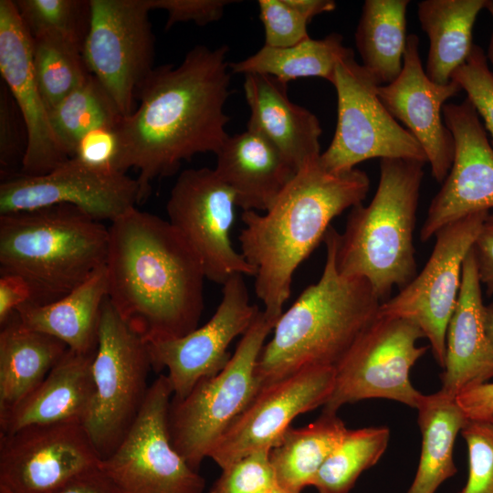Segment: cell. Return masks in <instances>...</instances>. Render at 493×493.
<instances>
[{
    "instance_id": "obj_1",
    "label": "cell",
    "mask_w": 493,
    "mask_h": 493,
    "mask_svg": "<svg viewBox=\"0 0 493 493\" xmlns=\"http://www.w3.org/2000/svg\"><path fill=\"white\" fill-rule=\"evenodd\" d=\"M228 47L196 46L177 67L153 68L136 91L139 105L122 117L119 169L139 172L140 203L156 178L176 173L197 153H216L229 134L224 109L231 95Z\"/></svg>"
},
{
    "instance_id": "obj_2",
    "label": "cell",
    "mask_w": 493,
    "mask_h": 493,
    "mask_svg": "<svg viewBox=\"0 0 493 493\" xmlns=\"http://www.w3.org/2000/svg\"><path fill=\"white\" fill-rule=\"evenodd\" d=\"M108 299L146 342L183 337L204 310L203 266L168 220L136 207L110 222Z\"/></svg>"
},
{
    "instance_id": "obj_3",
    "label": "cell",
    "mask_w": 493,
    "mask_h": 493,
    "mask_svg": "<svg viewBox=\"0 0 493 493\" xmlns=\"http://www.w3.org/2000/svg\"><path fill=\"white\" fill-rule=\"evenodd\" d=\"M320 156L298 169L266 212L242 213L240 252L256 269L255 291L264 313L276 322L295 271L323 241L331 221L362 204L370 188L364 171L331 172Z\"/></svg>"
},
{
    "instance_id": "obj_4",
    "label": "cell",
    "mask_w": 493,
    "mask_h": 493,
    "mask_svg": "<svg viewBox=\"0 0 493 493\" xmlns=\"http://www.w3.org/2000/svg\"><path fill=\"white\" fill-rule=\"evenodd\" d=\"M338 237L330 226L320 279L282 312L263 346L256 367L260 389L308 367H335L377 317L382 302L369 282L337 268Z\"/></svg>"
},
{
    "instance_id": "obj_5",
    "label": "cell",
    "mask_w": 493,
    "mask_h": 493,
    "mask_svg": "<svg viewBox=\"0 0 493 493\" xmlns=\"http://www.w3.org/2000/svg\"><path fill=\"white\" fill-rule=\"evenodd\" d=\"M425 163L380 160V177L372 201L352 207L339 233L336 265L347 277L369 282L383 303L416 276L414 246L420 188Z\"/></svg>"
},
{
    "instance_id": "obj_6",
    "label": "cell",
    "mask_w": 493,
    "mask_h": 493,
    "mask_svg": "<svg viewBox=\"0 0 493 493\" xmlns=\"http://www.w3.org/2000/svg\"><path fill=\"white\" fill-rule=\"evenodd\" d=\"M109 227L68 205L0 215V273L23 277L33 304L71 292L105 267Z\"/></svg>"
},
{
    "instance_id": "obj_7",
    "label": "cell",
    "mask_w": 493,
    "mask_h": 493,
    "mask_svg": "<svg viewBox=\"0 0 493 493\" xmlns=\"http://www.w3.org/2000/svg\"><path fill=\"white\" fill-rule=\"evenodd\" d=\"M275 324L260 310L222 371L199 381L185 397H172L170 438L194 469L199 471L215 444L260 391L257 362Z\"/></svg>"
},
{
    "instance_id": "obj_8",
    "label": "cell",
    "mask_w": 493,
    "mask_h": 493,
    "mask_svg": "<svg viewBox=\"0 0 493 493\" xmlns=\"http://www.w3.org/2000/svg\"><path fill=\"white\" fill-rule=\"evenodd\" d=\"M152 364L147 342L102 305L92 362L94 393L82 424L101 460L123 440L147 396Z\"/></svg>"
},
{
    "instance_id": "obj_9",
    "label": "cell",
    "mask_w": 493,
    "mask_h": 493,
    "mask_svg": "<svg viewBox=\"0 0 493 493\" xmlns=\"http://www.w3.org/2000/svg\"><path fill=\"white\" fill-rule=\"evenodd\" d=\"M331 84L337 94V124L320 161L335 173L356 168L373 158L427 163L417 140L392 116L378 96L376 79L351 52L335 68Z\"/></svg>"
},
{
    "instance_id": "obj_10",
    "label": "cell",
    "mask_w": 493,
    "mask_h": 493,
    "mask_svg": "<svg viewBox=\"0 0 493 493\" xmlns=\"http://www.w3.org/2000/svg\"><path fill=\"white\" fill-rule=\"evenodd\" d=\"M421 338L425 335L414 321L377 315L335 366L333 391L323 412L337 413L346 404L373 398L416 408L422 393L412 384L410 372L427 351L417 346Z\"/></svg>"
},
{
    "instance_id": "obj_11",
    "label": "cell",
    "mask_w": 493,
    "mask_h": 493,
    "mask_svg": "<svg viewBox=\"0 0 493 493\" xmlns=\"http://www.w3.org/2000/svg\"><path fill=\"white\" fill-rule=\"evenodd\" d=\"M173 390L160 374L129 432L100 468L121 493H204L205 480L172 444L168 410Z\"/></svg>"
},
{
    "instance_id": "obj_12",
    "label": "cell",
    "mask_w": 493,
    "mask_h": 493,
    "mask_svg": "<svg viewBox=\"0 0 493 493\" xmlns=\"http://www.w3.org/2000/svg\"><path fill=\"white\" fill-rule=\"evenodd\" d=\"M89 4L82 57L89 72L126 117L135 110L137 89L153 69L150 10L145 0H89Z\"/></svg>"
},
{
    "instance_id": "obj_13",
    "label": "cell",
    "mask_w": 493,
    "mask_h": 493,
    "mask_svg": "<svg viewBox=\"0 0 493 493\" xmlns=\"http://www.w3.org/2000/svg\"><path fill=\"white\" fill-rule=\"evenodd\" d=\"M488 213H473L441 228L421 272L379 308L378 315L414 321L429 341L434 358L442 368L447 326L456 305L463 264Z\"/></svg>"
},
{
    "instance_id": "obj_14",
    "label": "cell",
    "mask_w": 493,
    "mask_h": 493,
    "mask_svg": "<svg viewBox=\"0 0 493 493\" xmlns=\"http://www.w3.org/2000/svg\"><path fill=\"white\" fill-rule=\"evenodd\" d=\"M236 206L232 190L207 167L183 171L166 204L168 221L198 257L205 278L221 285L235 275H256L231 242Z\"/></svg>"
},
{
    "instance_id": "obj_15",
    "label": "cell",
    "mask_w": 493,
    "mask_h": 493,
    "mask_svg": "<svg viewBox=\"0 0 493 493\" xmlns=\"http://www.w3.org/2000/svg\"><path fill=\"white\" fill-rule=\"evenodd\" d=\"M100 463L80 420L0 435V490L6 493H53Z\"/></svg>"
},
{
    "instance_id": "obj_16",
    "label": "cell",
    "mask_w": 493,
    "mask_h": 493,
    "mask_svg": "<svg viewBox=\"0 0 493 493\" xmlns=\"http://www.w3.org/2000/svg\"><path fill=\"white\" fill-rule=\"evenodd\" d=\"M140 186L118 171L91 167L75 157L40 175L2 180L0 215L58 205L74 206L98 221H114L140 204Z\"/></svg>"
},
{
    "instance_id": "obj_17",
    "label": "cell",
    "mask_w": 493,
    "mask_h": 493,
    "mask_svg": "<svg viewBox=\"0 0 493 493\" xmlns=\"http://www.w3.org/2000/svg\"><path fill=\"white\" fill-rule=\"evenodd\" d=\"M213 316L201 327L174 339L147 342L152 369H166L173 398L185 397L202 379L212 377L229 362L230 343L243 335L260 312L251 304L243 275L229 278Z\"/></svg>"
},
{
    "instance_id": "obj_18",
    "label": "cell",
    "mask_w": 493,
    "mask_h": 493,
    "mask_svg": "<svg viewBox=\"0 0 493 493\" xmlns=\"http://www.w3.org/2000/svg\"><path fill=\"white\" fill-rule=\"evenodd\" d=\"M335 382V367L311 366L260 389L208 454L221 469L259 449L271 447L291 422L324 406Z\"/></svg>"
},
{
    "instance_id": "obj_19",
    "label": "cell",
    "mask_w": 493,
    "mask_h": 493,
    "mask_svg": "<svg viewBox=\"0 0 493 493\" xmlns=\"http://www.w3.org/2000/svg\"><path fill=\"white\" fill-rule=\"evenodd\" d=\"M443 119L454 138V159L429 205L420 230L422 242L454 221L493 208V147L477 110L466 98L445 104Z\"/></svg>"
},
{
    "instance_id": "obj_20",
    "label": "cell",
    "mask_w": 493,
    "mask_h": 493,
    "mask_svg": "<svg viewBox=\"0 0 493 493\" xmlns=\"http://www.w3.org/2000/svg\"><path fill=\"white\" fill-rule=\"evenodd\" d=\"M461 90L453 80L437 84L427 77L415 34L407 37L400 75L393 82L378 87L381 101L417 140L425 152L433 177L440 184L451 168L455 152L453 135L443 119V107Z\"/></svg>"
},
{
    "instance_id": "obj_21",
    "label": "cell",
    "mask_w": 493,
    "mask_h": 493,
    "mask_svg": "<svg viewBox=\"0 0 493 493\" xmlns=\"http://www.w3.org/2000/svg\"><path fill=\"white\" fill-rule=\"evenodd\" d=\"M0 73L27 131V149L18 174L47 173L70 157L53 131L32 66V37L11 0L0 1Z\"/></svg>"
},
{
    "instance_id": "obj_22",
    "label": "cell",
    "mask_w": 493,
    "mask_h": 493,
    "mask_svg": "<svg viewBox=\"0 0 493 493\" xmlns=\"http://www.w3.org/2000/svg\"><path fill=\"white\" fill-rule=\"evenodd\" d=\"M481 283L474 253L468 252L461 287L446 330L441 391L456 396L493 379V344L488 338Z\"/></svg>"
},
{
    "instance_id": "obj_23",
    "label": "cell",
    "mask_w": 493,
    "mask_h": 493,
    "mask_svg": "<svg viewBox=\"0 0 493 493\" xmlns=\"http://www.w3.org/2000/svg\"><path fill=\"white\" fill-rule=\"evenodd\" d=\"M243 89L250 110L247 130L264 137L297 171L321 154L320 122L288 99V84L268 75L247 74Z\"/></svg>"
},
{
    "instance_id": "obj_24",
    "label": "cell",
    "mask_w": 493,
    "mask_h": 493,
    "mask_svg": "<svg viewBox=\"0 0 493 493\" xmlns=\"http://www.w3.org/2000/svg\"><path fill=\"white\" fill-rule=\"evenodd\" d=\"M214 168L243 211L266 212L297 170L264 137L246 131L229 135Z\"/></svg>"
},
{
    "instance_id": "obj_25",
    "label": "cell",
    "mask_w": 493,
    "mask_h": 493,
    "mask_svg": "<svg viewBox=\"0 0 493 493\" xmlns=\"http://www.w3.org/2000/svg\"><path fill=\"white\" fill-rule=\"evenodd\" d=\"M95 351L82 353L68 349L31 393L11 410L0 414V435L30 425L69 420L82 422L94 393Z\"/></svg>"
},
{
    "instance_id": "obj_26",
    "label": "cell",
    "mask_w": 493,
    "mask_h": 493,
    "mask_svg": "<svg viewBox=\"0 0 493 493\" xmlns=\"http://www.w3.org/2000/svg\"><path fill=\"white\" fill-rule=\"evenodd\" d=\"M107 298L103 267L64 297L47 304L27 303L16 312L26 327L58 339L72 351L89 353L96 351L101 308Z\"/></svg>"
},
{
    "instance_id": "obj_27",
    "label": "cell",
    "mask_w": 493,
    "mask_h": 493,
    "mask_svg": "<svg viewBox=\"0 0 493 493\" xmlns=\"http://www.w3.org/2000/svg\"><path fill=\"white\" fill-rule=\"evenodd\" d=\"M68 349L58 339L24 325L14 312L0 331V414L31 393Z\"/></svg>"
},
{
    "instance_id": "obj_28",
    "label": "cell",
    "mask_w": 493,
    "mask_h": 493,
    "mask_svg": "<svg viewBox=\"0 0 493 493\" xmlns=\"http://www.w3.org/2000/svg\"><path fill=\"white\" fill-rule=\"evenodd\" d=\"M488 0H424L417 4L421 28L429 48L425 73L437 84L451 81L453 72L468 58L473 27Z\"/></svg>"
},
{
    "instance_id": "obj_29",
    "label": "cell",
    "mask_w": 493,
    "mask_h": 493,
    "mask_svg": "<svg viewBox=\"0 0 493 493\" xmlns=\"http://www.w3.org/2000/svg\"><path fill=\"white\" fill-rule=\"evenodd\" d=\"M421 453L417 470L406 493H435L456 473L454 446L467 417L456 397L441 390L421 395L417 406Z\"/></svg>"
},
{
    "instance_id": "obj_30",
    "label": "cell",
    "mask_w": 493,
    "mask_h": 493,
    "mask_svg": "<svg viewBox=\"0 0 493 493\" xmlns=\"http://www.w3.org/2000/svg\"><path fill=\"white\" fill-rule=\"evenodd\" d=\"M348 428L337 413L323 412L304 427H288L269 452L277 485L300 493L344 437Z\"/></svg>"
},
{
    "instance_id": "obj_31",
    "label": "cell",
    "mask_w": 493,
    "mask_h": 493,
    "mask_svg": "<svg viewBox=\"0 0 493 493\" xmlns=\"http://www.w3.org/2000/svg\"><path fill=\"white\" fill-rule=\"evenodd\" d=\"M409 0H366L355 31L362 66L379 85L393 82L401 73L406 47Z\"/></svg>"
},
{
    "instance_id": "obj_32",
    "label": "cell",
    "mask_w": 493,
    "mask_h": 493,
    "mask_svg": "<svg viewBox=\"0 0 493 493\" xmlns=\"http://www.w3.org/2000/svg\"><path fill=\"white\" fill-rule=\"evenodd\" d=\"M353 52L343 44V37L330 33L323 38L309 37L287 47L264 45L248 58L229 63L233 74H262L288 84L302 78H322L332 82L338 62Z\"/></svg>"
},
{
    "instance_id": "obj_33",
    "label": "cell",
    "mask_w": 493,
    "mask_h": 493,
    "mask_svg": "<svg viewBox=\"0 0 493 493\" xmlns=\"http://www.w3.org/2000/svg\"><path fill=\"white\" fill-rule=\"evenodd\" d=\"M389 440L390 430L386 426L348 429L311 486L318 493H350L361 474L381 459Z\"/></svg>"
},
{
    "instance_id": "obj_34",
    "label": "cell",
    "mask_w": 493,
    "mask_h": 493,
    "mask_svg": "<svg viewBox=\"0 0 493 493\" xmlns=\"http://www.w3.org/2000/svg\"><path fill=\"white\" fill-rule=\"evenodd\" d=\"M32 37V66L41 96L49 111L90 74L82 47L51 32Z\"/></svg>"
},
{
    "instance_id": "obj_35",
    "label": "cell",
    "mask_w": 493,
    "mask_h": 493,
    "mask_svg": "<svg viewBox=\"0 0 493 493\" xmlns=\"http://www.w3.org/2000/svg\"><path fill=\"white\" fill-rule=\"evenodd\" d=\"M53 131L71 158L79 140L88 131L116 124L122 115L115 102L91 74L48 111Z\"/></svg>"
},
{
    "instance_id": "obj_36",
    "label": "cell",
    "mask_w": 493,
    "mask_h": 493,
    "mask_svg": "<svg viewBox=\"0 0 493 493\" xmlns=\"http://www.w3.org/2000/svg\"><path fill=\"white\" fill-rule=\"evenodd\" d=\"M15 5L31 37L51 32L83 47L90 22L89 1L16 0Z\"/></svg>"
},
{
    "instance_id": "obj_37",
    "label": "cell",
    "mask_w": 493,
    "mask_h": 493,
    "mask_svg": "<svg viewBox=\"0 0 493 493\" xmlns=\"http://www.w3.org/2000/svg\"><path fill=\"white\" fill-rule=\"evenodd\" d=\"M461 435L468 455V475L457 493H493V417L466 421Z\"/></svg>"
},
{
    "instance_id": "obj_38",
    "label": "cell",
    "mask_w": 493,
    "mask_h": 493,
    "mask_svg": "<svg viewBox=\"0 0 493 493\" xmlns=\"http://www.w3.org/2000/svg\"><path fill=\"white\" fill-rule=\"evenodd\" d=\"M269 452L257 450L222 468L209 493H270L278 485Z\"/></svg>"
},
{
    "instance_id": "obj_39",
    "label": "cell",
    "mask_w": 493,
    "mask_h": 493,
    "mask_svg": "<svg viewBox=\"0 0 493 493\" xmlns=\"http://www.w3.org/2000/svg\"><path fill=\"white\" fill-rule=\"evenodd\" d=\"M451 80L467 93L493 142V74L482 47L473 46L466 62L453 72Z\"/></svg>"
},
{
    "instance_id": "obj_40",
    "label": "cell",
    "mask_w": 493,
    "mask_h": 493,
    "mask_svg": "<svg viewBox=\"0 0 493 493\" xmlns=\"http://www.w3.org/2000/svg\"><path fill=\"white\" fill-rule=\"evenodd\" d=\"M26 149L27 131L25 121L3 82L0 87V167L3 179L12 176L17 165L22 168Z\"/></svg>"
},
{
    "instance_id": "obj_41",
    "label": "cell",
    "mask_w": 493,
    "mask_h": 493,
    "mask_svg": "<svg viewBox=\"0 0 493 493\" xmlns=\"http://www.w3.org/2000/svg\"><path fill=\"white\" fill-rule=\"evenodd\" d=\"M257 5L266 46L287 47L309 37V22L288 0H259Z\"/></svg>"
},
{
    "instance_id": "obj_42",
    "label": "cell",
    "mask_w": 493,
    "mask_h": 493,
    "mask_svg": "<svg viewBox=\"0 0 493 493\" xmlns=\"http://www.w3.org/2000/svg\"><path fill=\"white\" fill-rule=\"evenodd\" d=\"M119 123L102 125L85 133L77 142L72 157L97 169L121 172Z\"/></svg>"
},
{
    "instance_id": "obj_43",
    "label": "cell",
    "mask_w": 493,
    "mask_h": 493,
    "mask_svg": "<svg viewBox=\"0 0 493 493\" xmlns=\"http://www.w3.org/2000/svg\"><path fill=\"white\" fill-rule=\"evenodd\" d=\"M149 10L163 9L168 14L166 28L180 22H194L198 26L219 20L225 8L237 1L230 0H145Z\"/></svg>"
},
{
    "instance_id": "obj_44",
    "label": "cell",
    "mask_w": 493,
    "mask_h": 493,
    "mask_svg": "<svg viewBox=\"0 0 493 493\" xmlns=\"http://www.w3.org/2000/svg\"><path fill=\"white\" fill-rule=\"evenodd\" d=\"M0 324H4L16 309L33 301L28 282L20 275L0 273Z\"/></svg>"
},
{
    "instance_id": "obj_45",
    "label": "cell",
    "mask_w": 493,
    "mask_h": 493,
    "mask_svg": "<svg viewBox=\"0 0 493 493\" xmlns=\"http://www.w3.org/2000/svg\"><path fill=\"white\" fill-rule=\"evenodd\" d=\"M478 278L488 296L493 295V213L488 214L472 246Z\"/></svg>"
},
{
    "instance_id": "obj_46",
    "label": "cell",
    "mask_w": 493,
    "mask_h": 493,
    "mask_svg": "<svg viewBox=\"0 0 493 493\" xmlns=\"http://www.w3.org/2000/svg\"><path fill=\"white\" fill-rule=\"evenodd\" d=\"M456 401L469 419L493 417V382L464 390L456 396Z\"/></svg>"
},
{
    "instance_id": "obj_47",
    "label": "cell",
    "mask_w": 493,
    "mask_h": 493,
    "mask_svg": "<svg viewBox=\"0 0 493 493\" xmlns=\"http://www.w3.org/2000/svg\"><path fill=\"white\" fill-rule=\"evenodd\" d=\"M53 493H121L110 477L100 468L87 471Z\"/></svg>"
},
{
    "instance_id": "obj_48",
    "label": "cell",
    "mask_w": 493,
    "mask_h": 493,
    "mask_svg": "<svg viewBox=\"0 0 493 493\" xmlns=\"http://www.w3.org/2000/svg\"><path fill=\"white\" fill-rule=\"evenodd\" d=\"M309 22L318 15L331 12L336 8L332 0H288Z\"/></svg>"
},
{
    "instance_id": "obj_49",
    "label": "cell",
    "mask_w": 493,
    "mask_h": 493,
    "mask_svg": "<svg viewBox=\"0 0 493 493\" xmlns=\"http://www.w3.org/2000/svg\"><path fill=\"white\" fill-rule=\"evenodd\" d=\"M485 320L488 338L493 344V301L485 307Z\"/></svg>"
},
{
    "instance_id": "obj_50",
    "label": "cell",
    "mask_w": 493,
    "mask_h": 493,
    "mask_svg": "<svg viewBox=\"0 0 493 493\" xmlns=\"http://www.w3.org/2000/svg\"><path fill=\"white\" fill-rule=\"evenodd\" d=\"M485 8L488 11L492 19V24H493V0H488ZM486 56H487L488 61H489L490 65L492 66L491 71L493 74V30L490 36V39H489V43L488 47V53Z\"/></svg>"
},
{
    "instance_id": "obj_51",
    "label": "cell",
    "mask_w": 493,
    "mask_h": 493,
    "mask_svg": "<svg viewBox=\"0 0 493 493\" xmlns=\"http://www.w3.org/2000/svg\"><path fill=\"white\" fill-rule=\"evenodd\" d=\"M270 493H291V492L286 491L284 489H281L278 487H276Z\"/></svg>"
},
{
    "instance_id": "obj_52",
    "label": "cell",
    "mask_w": 493,
    "mask_h": 493,
    "mask_svg": "<svg viewBox=\"0 0 493 493\" xmlns=\"http://www.w3.org/2000/svg\"><path fill=\"white\" fill-rule=\"evenodd\" d=\"M0 493H6V492L0 490Z\"/></svg>"
}]
</instances>
